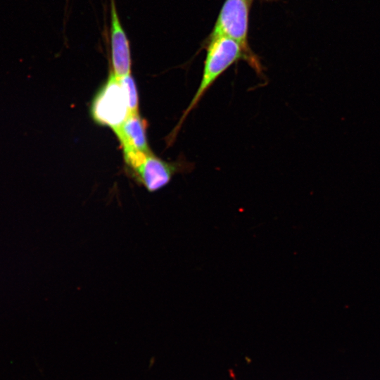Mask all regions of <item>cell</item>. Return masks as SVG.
I'll return each mask as SVG.
<instances>
[{"mask_svg": "<svg viewBox=\"0 0 380 380\" xmlns=\"http://www.w3.org/2000/svg\"><path fill=\"white\" fill-rule=\"evenodd\" d=\"M93 120L113 130L121 125L129 115L127 100L119 77L110 72L91 106Z\"/></svg>", "mask_w": 380, "mask_h": 380, "instance_id": "2", "label": "cell"}, {"mask_svg": "<svg viewBox=\"0 0 380 380\" xmlns=\"http://www.w3.org/2000/svg\"><path fill=\"white\" fill-rule=\"evenodd\" d=\"M147 122L137 113L129 114L124 122L113 129L123 152L151 153L146 137Z\"/></svg>", "mask_w": 380, "mask_h": 380, "instance_id": "6", "label": "cell"}, {"mask_svg": "<svg viewBox=\"0 0 380 380\" xmlns=\"http://www.w3.org/2000/svg\"><path fill=\"white\" fill-rule=\"evenodd\" d=\"M120 84L125 93L130 114L137 113L139 97L136 83L131 74L119 77Z\"/></svg>", "mask_w": 380, "mask_h": 380, "instance_id": "7", "label": "cell"}, {"mask_svg": "<svg viewBox=\"0 0 380 380\" xmlns=\"http://www.w3.org/2000/svg\"><path fill=\"white\" fill-rule=\"evenodd\" d=\"M246 1L251 4V1L252 0H246Z\"/></svg>", "mask_w": 380, "mask_h": 380, "instance_id": "8", "label": "cell"}, {"mask_svg": "<svg viewBox=\"0 0 380 380\" xmlns=\"http://www.w3.org/2000/svg\"><path fill=\"white\" fill-rule=\"evenodd\" d=\"M110 46L111 72L117 77L131 74L130 44L120 22L115 0L110 3Z\"/></svg>", "mask_w": 380, "mask_h": 380, "instance_id": "5", "label": "cell"}, {"mask_svg": "<svg viewBox=\"0 0 380 380\" xmlns=\"http://www.w3.org/2000/svg\"><path fill=\"white\" fill-rule=\"evenodd\" d=\"M249 5L250 3L246 0H225L210 39L217 37H228L249 50L248 46Z\"/></svg>", "mask_w": 380, "mask_h": 380, "instance_id": "3", "label": "cell"}, {"mask_svg": "<svg viewBox=\"0 0 380 380\" xmlns=\"http://www.w3.org/2000/svg\"><path fill=\"white\" fill-rule=\"evenodd\" d=\"M192 168L193 165L189 163H168L150 153L134 172L146 189L153 192L167 185L175 174Z\"/></svg>", "mask_w": 380, "mask_h": 380, "instance_id": "4", "label": "cell"}, {"mask_svg": "<svg viewBox=\"0 0 380 380\" xmlns=\"http://www.w3.org/2000/svg\"><path fill=\"white\" fill-rule=\"evenodd\" d=\"M239 60H246L256 71H260L261 68L256 58L237 42L225 37L210 39L201 82L174 129L171 137L177 134L186 118L196 108L204 94L219 77Z\"/></svg>", "mask_w": 380, "mask_h": 380, "instance_id": "1", "label": "cell"}]
</instances>
